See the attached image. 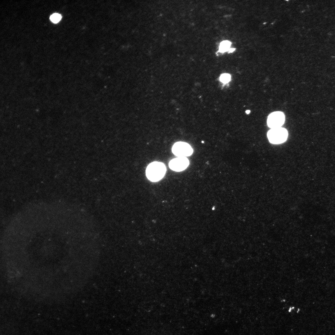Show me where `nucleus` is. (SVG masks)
<instances>
[{"instance_id":"obj_1","label":"nucleus","mask_w":335,"mask_h":335,"mask_svg":"<svg viewBox=\"0 0 335 335\" xmlns=\"http://www.w3.org/2000/svg\"><path fill=\"white\" fill-rule=\"evenodd\" d=\"M166 170V167L163 163L154 162L150 163L147 167L146 175L147 178L150 181H157L163 177Z\"/></svg>"},{"instance_id":"obj_2","label":"nucleus","mask_w":335,"mask_h":335,"mask_svg":"<svg viewBox=\"0 0 335 335\" xmlns=\"http://www.w3.org/2000/svg\"><path fill=\"white\" fill-rule=\"evenodd\" d=\"M269 141L274 144H279L285 142L288 136L287 130L282 127L271 128L267 132Z\"/></svg>"},{"instance_id":"obj_3","label":"nucleus","mask_w":335,"mask_h":335,"mask_svg":"<svg viewBox=\"0 0 335 335\" xmlns=\"http://www.w3.org/2000/svg\"><path fill=\"white\" fill-rule=\"evenodd\" d=\"M172 151L175 155L179 157L188 156L193 152L191 146L188 143L183 142H178L174 144Z\"/></svg>"},{"instance_id":"obj_4","label":"nucleus","mask_w":335,"mask_h":335,"mask_svg":"<svg viewBox=\"0 0 335 335\" xmlns=\"http://www.w3.org/2000/svg\"><path fill=\"white\" fill-rule=\"evenodd\" d=\"M285 121V116L283 113L279 111L274 112L269 115L267 123L268 126L271 128L280 127L283 124Z\"/></svg>"},{"instance_id":"obj_5","label":"nucleus","mask_w":335,"mask_h":335,"mask_svg":"<svg viewBox=\"0 0 335 335\" xmlns=\"http://www.w3.org/2000/svg\"><path fill=\"white\" fill-rule=\"evenodd\" d=\"M189 163V161L186 157H179L171 160L169 163V166L172 170L180 172L186 169Z\"/></svg>"},{"instance_id":"obj_6","label":"nucleus","mask_w":335,"mask_h":335,"mask_svg":"<svg viewBox=\"0 0 335 335\" xmlns=\"http://www.w3.org/2000/svg\"><path fill=\"white\" fill-rule=\"evenodd\" d=\"M231 44V42L227 40L222 42L219 46V51L221 52H224L229 50Z\"/></svg>"},{"instance_id":"obj_7","label":"nucleus","mask_w":335,"mask_h":335,"mask_svg":"<svg viewBox=\"0 0 335 335\" xmlns=\"http://www.w3.org/2000/svg\"><path fill=\"white\" fill-rule=\"evenodd\" d=\"M61 17V16L60 14L55 13L51 16L50 19L52 22L56 23L60 20Z\"/></svg>"},{"instance_id":"obj_8","label":"nucleus","mask_w":335,"mask_h":335,"mask_svg":"<svg viewBox=\"0 0 335 335\" xmlns=\"http://www.w3.org/2000/svg\"><path fill=\"white\" fill-rule=\"evenodd\" d=\"M231 78L230 75L228 74H222L220 76V81L223 83H226L230 81Z\"/></svg>"},{"instance_id":"obj_9","label":"nucleus","mask_w":335,"mask_h":335,"mask_svg":"<svg viewBox=\"0 0 335 335\" xmlns=\"http://www.w3.org/2000/svg\"><path fill=\"white\" fill-rule=\"evenodd\" d=\"M234 50V49L233 48L230 49L229 50V51L230 52H232Z\"/></svg>"},{"instance_id":"obj_10","label":"nucleus","mask_w":335,"mask_h":335,"mask_svg":"<svg viewBox=\"0 0 335 335\" xmlns=\"http://www.w3.org/2000/svg\"><path fill=\"white\" fill-rule=\"evenodd\" d=\"M250 110H248L246 111V113L247 114H249L250 113Z\"/></svg>"},{"instance_id":"obj_11","label":"nucleus","mask_w":335,"mask_h":335,"mask_svg":"<svg viewBox=\"0 0 335 335\" xmlns=\"http://www.w3.org/2000/svg\"><path fill=\"white\" fill-rule=\"evenodd\" d=\"M108 104V103H106V104ZM105 109H106V107H105Z\"/></svg>"}]
</instances>
